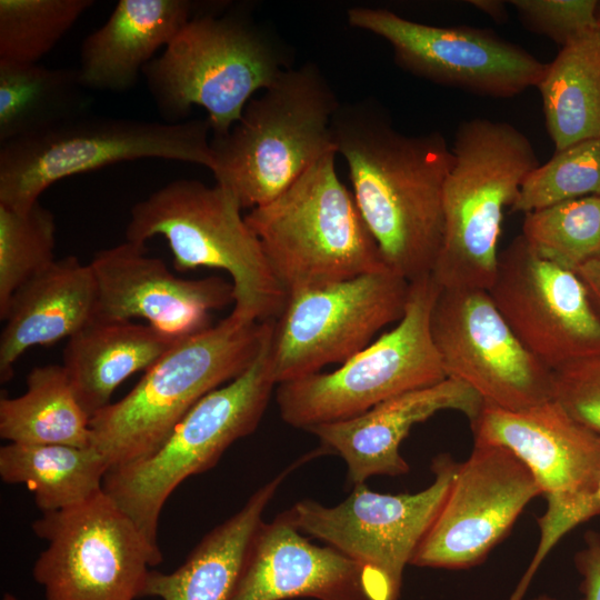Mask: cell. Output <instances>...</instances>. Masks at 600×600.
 Masks as SVG:
<instances>
[{"label":"cell","instance_id":"10","mask_svg":"<svg viewBox=\"0 0 600 600\" xmlns=\"http://www.w3.org/2000/svg\"><path fill=\"white\" fill-rule=\"evenodd\" d=\"M440 289L431 274L411 281L403 316L391 330L331 372L278 384L282 420L308 430L357 417L392 397L444 380L430 329Z\"/></svg>","mask_w":600,"mask_h":600},{"label":"cell","instance_id":"26","mask_svg":"<svg viewBox=\"0 0 600 600\" xmlns=\"http://www.w3.org/2000/svg\"><path fill=\"white\" fill-rule=\"evenodd\" d=\"M556 150L600 138V31L561 47L536 86Z\"/></svg>","mask_w":600,"mask_h":600},{"label":"cell","instance_id":"31","mask_svg":"<svg viewBox=\"0 0 600 600\" xmlns=\"http://www.w3.org/2000/svg\"><path fill=\"white\" fill-rule=\"evenodd\" d=\"M93 4L92 0H0V59L39 62Z\"/></svg>","mask_w":600,"mask_h":600},{"label":"cell","instance_id":"8","mask_svg":"<svg viewBox=\"0 0 600 600\" xmlns=\"http://www.w3.org/2000/svg\"><path fill=\"white\" fill-rule=\"evenodd\" d=\"M206 119L179 123L86 113L0 144V204L27 211L61 179L146 158L214 167Z\"/></svg>","mask_w":600,"mask_h":600},{"label":"cell","instance_id":"2","mask_svg":"<svg viewBox=\"0 0 600 600\" xmlns=\"http://www.w3.org/2000/svg\"><path fill=\"white\" fill-rule=\"evenodd\" d=\"M227 4L191 19L144 68L147 88L167 123L206 110L212 137L227 134L258 91L292 68L289 50L244 10Z\"/></svg>","mask_w":600,"mask_h":600},{"label":"cell","instance_id":"18","mask_svg":"<svg viewBox=\"0 0 600 600\" xmlns=\"http://www.w3.org/2000/svg\"><path fill=\"white\" fill-rule=\"evenodd\" d=\"M97 282L96 319L148 324L182 339L212 326L210 313L233 302L232 283L217 276L182 279L144 244L126 241L89 262Z\"/></svg>","mask_w":600,"mask_h":600},{"label":"cell","instance_id":"23","mask_svg":"<svg viewBox=\"0 0 600 600\" xmlns=\"http://www.w3.org/2000/svg\"><path fill=\"white\" fill-rule=\"evenodd\" d=\"M97 282L89 263L70 256L56 260L22 284L0 317V381L13 376L18 359L36 346L70 338L96 314Z\"/></svg>","mask_w":600,"mask_h":600},{"label":"cell","instance_id":"6","mask_svg":"<svg viewBox=\"0 0 600 600\" xmlns=\"http://www.w3.org/2000/svg\"><path fill=\"white\" fill-rule=\"evenodd\" d=\"M336 156L326 153L280 196L244 216L287 294L389 269L337 173Z\"/></svg>","mask_w":600,"mask_h":600},{"label":"cell","instance_id":"11","mask_svg":"<svg viewBox=\"0 0 600 600\" xmlns=\"http://www.w3.org/2000/svg\"><path fill=\"white\" fill-rule=\"evenodd\" d=\"M458 464L439 454L431 467L433 482L417 493H380L361 483L337 506L306 499L288 513L301 532L361 567L367 600H399L403 569L440 511Z\"/></svg>","mask_w":600,"mask_h":600},{"label":"cell","instance_id":"1","mask_svg":"<svg viewBox=\"0 0 600 600\" xmlns=\"http://www.w3.org/2000/svg\"><path fill=\"white\" fill-rule=\"evenodd\" d=\"M332 137L386 266L409 282L431 274L443 233V187L453 161L444 136L401 133L378 103L358 101L340 104Z\"/></svg>","mask_w":600,"mask_h":600},{"label":"cell","instance_id":"21","mask_svg":"<svg viewBox=\"0 0 600 600\" xmlns=\"http://www.w3.org/2000/svg\"><path fill=\"white\" fill-rule=\"evenodd\" d=\"M288 511L258 528L230 600H367L361 567L309 542Z\"/></svg>","mask_w":600,"mask_h":600},{"label":"cell","instance_id":"5","mask_svg":"<svg viewBox=\"0 0 600 600\" xmlns=\"http://www.w3.org/2000/svg\"><path fill=\"white\" fill-rule=\"evenodd\" d=\"M340 104L314 63L288 69L247 103L227 134L211 138L217 183L230 189L242 209L272 201L336 151L332 119Z\"/></svg>","mask_w":600,"mask_h":600},{"label":"cell","instance_id":"3","mask_svg":"<svg viewBox=\"0 0 600 600\" xmlns=\"http://www.w3.org/2000/svg\"><path fill=\"white\" fill-rule=\"evenodd\" d=\"M273 321L230 313L178 341L130 392L91 417V447L109 469L154 452L197 402L251 366Z\"/></svg>","mask_w":600,"mask_h":600},{"label":"cell","instance_id":"25","mask_svg":"<svg viewBox=\"0 0 600 600\" xmlns=\"http://www.w3.org/2000/svg\"><path fill=\"white\" fill-rule=\"evenodd\" d=\"M180 340L150 324L93 318L68 339L62 367L91 419L110 404L120 383L148 370Z\"/></svg>","mask_w":600,"mask_h":600},{"label":"cell","instance_id":"35","mask_svg":"<svg viewBox=\"0 0 600 600\" xmlns=\"http://www.w3.org/2000/svg\"><path fill=\"white\" fill-rule=\"evenodd\" d=\"M576 421L600 437V357L553 370V398Z\"/></svg>","mask_w":600,"mask_h":600},{"label":"cell","instance_id":"4","mask_svg":"<svg viewBox=\"0 0 600 600\" xmlns=\"http://www.w3.org/2000/svg\"><path fill=\"white\" fill-rule=\"evenodd\" d=\"M443 187V233L431 276L441 289L489 290L497 276L503 212L538 164L528 137L506 121H462Z\"/></svg>","mask_w":600,"mask_h":600},{"label":"cell","instance_id":"40","mask_svg":"<svg viewBox=\"0 0 600 600\" xmlns=\"http://www.w3.org/2000/svg\"><path fill=\"white\" fill-rule=\"evenodd\" d=\"M532 600H557V599L552 598L550 596H547V594H540V596L533 598Z\"/></svg>","mask_w":600,"mask_h":600},{"label":"cell","instance_id":"13","mask_svg":"<svg viewBox=\"0 0 600 600\" xmlns=\"http://www.w3.org/2000/svg\"><path fill=\"white\" fill-rule=\"evenodd\" d=\"M410 282L390 269L288 294L273 321L277 386L343 363L404 312Z\"/></svg>","mask_w":600,"mask_h":600},{"label":"cell","instance_id":"38","mask_svg":"<svg viewBox=\"0 0 600 600\" xmlns=\"http://www.w3.org/2000/svg\"><path fill=\"white\" fill-rule=\"evenodd\" d=\"M593 306L600 313V254L583 263L576 271Z\"/></svg>","mask_w":600,"mask_h":600},{"label":"cell","instance_id":"37","mask_svg":"<svg viewBox=\"0 0 600 600\" xmlns=\"http://www.w3.org/2000/svg\"><path fill=\"white\" fill-rule=\"evenodd\" d=\"M574 564L581 576V600H600V533L588 531L584 546L576 553Z\"/></svg>","mask_w":600,"mask_h":600},{"label":"cell","instance_id":"14","mask_svg":"<svg viewBox=\"0 0 600 600\" xmlns=\"http://www.w3.org/2000/svg\"><path fill=\"white\" fill-rule=\"evenodd\" d=\"M430 329L447 378L484 404L520 410L553 398V371L521 343L487 290L440 289Z\"/></svg>","mask_w":600,"mask_h":600},{"label":"cell","instance_id":"39","mask_svg":"<svg viewBox=\"0 0 600 600\" xmlns=\"http://www.w3.org/2000/svg\"><path fill=\"white\" fill-rule=\"evenodd\" d=\"M470 6L480 10L496 22H504L508 18L507 3L501 0H470Z\"/></svg>","mask_w":600,"mask_h":600},{"label":"cell","instance_id":"19","mask_svg":"<svg viewBox=\"0 0 600 600\" xmlns=\"http://www.w3.org/2000/svg\"><path fill=\"white\" fill-rule=\"evenodd\" d=\"M474 444L502 447L532 473L550 518L589 494L600 480V437L553 399L520 410L484 404L470 422Z\"/></svg>","mask_w":600,"mask_h":600},{"label":"cell","instance_id":"36","mask_svg":"<svg viewBox=\"0 0 600 600\" xmlns=\"http://www.w3.org/2000/svg\"><path fill=\"white\" fill-rule=\"evenodd\" d=\"M600 514V480L594 489L580 501L557 516L539 517L537 523L540 538L532 559L521 577L523 583H531L539 567L560 539L573 528Z\"/></svg>","mask_w":600,"mask_h":600},{"label":"cell","instance_id":"9","mask_svg":"<svg viewBox=\"0 0 600 600\" xmlns=\"http://www.w3.org/2000/svg\"><path fill=\"white\" fill-rule=\"evenodd\" d=\"M272 329L251 366L197 402L154 452L106 473L102 490L154 547L159 548L161 510L176 488L188 477L212 468L262 419L277 386L270 357Z\"/></svg>","mask_w":600,"mask_h":600},{"label":"cell","instance_id":"24","mask_svg":"<svg viewBox=\"0 0 600 600\" xmlns=\"http://www.w3.org/2000/svg\"><path fill=\"white\" fill-rule=\"evenodd\" d=\"M310 457L296 461L260 487L238 512L207 533L178 569L170 573L151 570L143 597L230 600L266 508L291 470Z\"/></svg>","mask_w":600,"mask_h":600},{"label":"cell","instance_id":"27","mask_svg":"<svg viewBox=\"0 0 600 600\" xmlns=\"http://www.w3.org/2000/svg\"><path fill=\"white\" fill-rule=\"evenodd\" d=\"M78 69L0 59V144L89 113Z\"/></svg>","mask_w":600,"mask_h":600},{"label":"cell","instance_id":"41","mask_svg":"<svg viewBox=\"0 0 600 600\" xmlns=\"http://www.w3.org/2000/svg\"><path fill=\"white\" fill-rule=\"evenodd\" d=\"M2 600H19L14 594L6 592L2 597Z\"/></svg>","mask_w":600,"mask_h":600},{"label":"cell","instance_id":"34","mask_svg":"<svg viewBox=\"0 0 600 600\" xmlns=\"http://www.w3.org/2000/svg\"><path fill=\"white\" fill-rule=\"evenodd\" d=\"M522 24L561 47L598 29L596 0H511Z\"/></svg>","mask_w":600,"mask_h":600},{"label":"cell","instance_id":"29","mask_svg":"<svg viewBox=\"0 0 600 600\" xmlns=\"http://www.w3.org/2000/svg\"><path fill=\"white\" fill-rule=\"evenodd\" d=\"M0 437L12 443L91 447L90 417L62 364L33 368L24 393L1 397Z\"/></svg>","mask_w":600,"mask_h":600},{"label":"cell","instance_id":"28","mask_svg":"<svg viewBox=\"0 0 600 600\" xmlns=\"http://www.w3.org/2000/svg\"><path fill=\"white\" fill-rule=\"evenodd\" d=\"M109 464L93 447L9 442L0 448V477L23 483L42 513L81 503L102 491Z\"/></svg>","mask_w":600,"mask_h":600},{"label":"cell","instance_id":"22","mask_svg":"<svg viewBox=\"0 0 600 600\" xmlns=\"http://www.w3.org/2000/svg\"><path fill=\"white\" fill-rule=\"evenodd\" d=\"M216 4L191 0H120L108 20L83 39L79 78L84 89L126 91L160 48Z\"/></svg>","mask_w":600,"mask_h":600},{"label":"cell","instance_id":"33","mask_svg":"<svg viewBox=\"0 0 600 600\" xmlns=\"http://www.w3.org/2000/svg\"><path fill=\"white\" fill-rule=\"evenodd\" d=\"M587 196L600 197V138L556 150L539 163L523 180L511 210L526 214Z\"/></svg>","mask_w":600,"mask_h":600},{"label":"cell","instance_id":"20","mask_svg":"<svg viewBox=\"0 0 600 600\" xmlns=\"http://www.w3.org/2000/svg\"><path fill=\"white\" fill-rule=\"evenodd\" d=\"M484 401L471 387L452 378L392 397L370 410L337 422L309 428L324 451L339 454L347 463L351 484L377 476H400L409 466L400 444L411 428L436 413L454 410L472 422Z\"/></svg>","mask_w":600,"mask_h":600},{"label":"cell","instance_id":"32","mask_svg":"<svg viewBox=\"0 0 600 600\" xmlns=\"http://www.w3.org/2000/svg\"><path fill=\"white\" fill-rule=\"evenodd\" d=\"M56 223L40 201L27 211L0 204V317L14 292L52 264Z\"/></svg>","mask_w":600,"mask_h":600},{"label":"cell","instance_id":"42","mask_svg":"<svg viewBox=\"0 0 600 600\" xmlns=\"http://www.w3.org/2000/svg\"><path fill=\"white\" fill-rule=\"evenodd\" d=\"M597 18H598V28H599V31H600V2H599V6H598Z\"/></svg>","mask_w":600,"mask_h":600},{"label":"cell","instance_id":"15","mask_svg":"<svg viewBox=\"0 0 600 600\" xmlns=\"http://www.w3.org/2000/svg\"><path fill=\"white\" fill-rule=\"evenodd\" d=\"M348 21L389 42L406 71L479 96L520 94L538 84L547 66L487 29L430 26L364 7L350 9Z\"/></svg>","mask_w":600,"mask_h":600},{"label":"cell","instance_id":"16","mask_svg":"<svg viewBox=\"0 0 600 600\" xmlns=\"http://www.w3.org/2000/svg\"><path fill=\"white\" fill-rule=\"evenodd\" d=\"M527 350L552 371L600 357V313L576 272L539 257L519 234L488 290Z\"/></svg>","mask_w":600,"mask_h":600},{"label":"cell","instance_id":"7","mask_svg":"<svg viewBox=\"0 0 600 600\" xmlns=\"http://www.w3.org/2000/svg\"><path fill=\"white\" fill-rule=\"evenodd\" d=\"M241 210L236 196L222 184L177 179L131 208L126 238L146 244L163 237L178 271L210 268L230 274L231 314L249 322L276 320L288 294Z\"/></svg>","mask_w":600,"mask_h":600},{"label":"cell","instance_id":"12","mask_svg":"<svg viewBox=\"0 0 600 600\" xmlns=\"http://www.w3.org/2000/svg\"><path fill=\"white\" fill-rule=\"evenodd\" d=\"M31 527L47 542L32 568L44 600H136L162 561L160 548L103 490L42 513Z\"/></svg>","mask_w":600,"mask_h":600},{"label":"cell","instance_id":"17","mask_svg":"<svg viewBox=\"0 0 600 600\" xmlns=\"http://www.w3.org/2000/svg\"><path fill=\"white\" fill-rule=\"evenodd\" d=\"M541 490L530 470L509 450L474 444L458 464L449 492L411 564L469 569L506 537Z\"/></svg>","mask_w":600,"mask_h":600},{"label":"cell","instance_id":"30","mask_svg":"<svg viewBox=\"0 0 600 600\" xmlns=\"http://www.w3.org/2000/svg\"><path fill=\"white\" fill-rule=\"evenodd\" d=\"M521 237L539 257L574 272L600 254V197L571 199L526 213Z\"/></svg>","mask_w":600,"mask_h":600}]
</instances>
